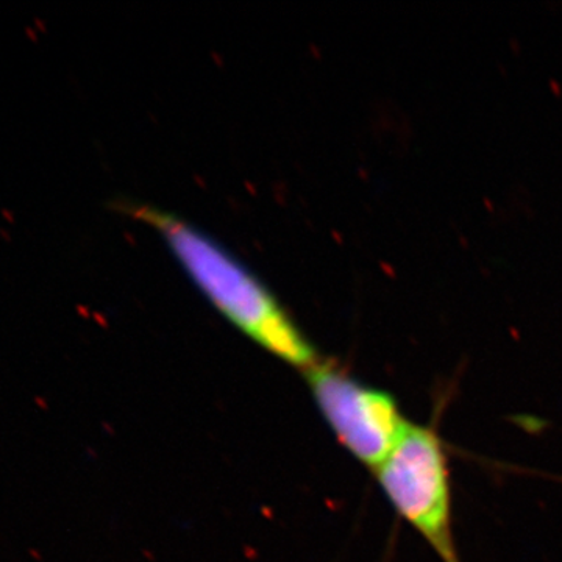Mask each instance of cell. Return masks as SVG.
I'll return each instance as SVG.
<instances>
[{"instance_id": "obj_1", "label": "cell", "mask_w": 562, "mask_h": 562, "mask_svg": "<svg viewBox=\"0 0 562 562\" xmlns=\"http://www.w3.org/2000/svg\"><path fill=\"white\" fill-rule=\"evenodd\" d=\"M122 211L165 239L195 286L217 312L280 360L301 368L317 364L312 342L260 277L183 217L157 206L125 203Z\"/></svg>"}, {"instance_id": "obj_2", "label": "cell", "mask_w": 562, "mask_h": 562, "mask_svg": "<svg viewBox=\"0 0 562 562\" xmlns=\"http://www.w3.org/2000/svg\"><path fill=\"white\" fill-rule=\"evenodd\" d=\"M395 512L431 547L441 562H462L453 535L452 476L435 424H412L375 469Z\"/></svg>"}, {"instance_id": "obj_3", "label": "cell", "mask_w": 562, "mask_h": 562, "mask_svg": "<svg viewBox=\"0 0 562 562\" xmlns=\"http://www.w3.org/2000/svg\"><path fill=\"white\" fill-rule=\"evenodd\" d=\"M306 375L336 438L375 471L412 427L398 402L390 392L366 386L331 364L317 362Z\"/></svg>"}]
</instances>
